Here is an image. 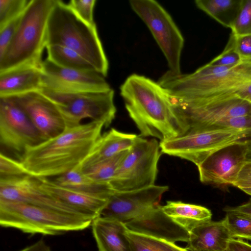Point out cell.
Here are the masks:
<instances>
[{"label":"cell","mask_w":251,"mask_h":251,"mask_svg":"<svg viewBox=\"0 0 251 251\" xmlns=\"http://www.w3.org/2000/svg\"><path fill=\"white\" fill-rule=\"evenodd\" d=\"M231 30L236 36L251 35V0H242Z\"/></svg>","instance_id":"obj_31"},{"label":"cell","mask_w":251,"mask_h":251,"mask_svg":"<svg viewBox=\"0 0 251 251\" xmlns=\"http://www.w3.org/2000/svg\"><path fill=\"white\" fill-rule=\"evenodd\" d=\"M20 251H51V250L44 241L40 240Z\"/></svg>","instance_id":"obj_41"},{"label":"cell","mask_w":251,"mask_h":251,"mask_svg":"<svg viewBox=\"0 0 251 251\" xmlns=\"http://www.w3.org/2000/svg\"><path fill=\"white\" fill-rule=\"evenodd\" d=\"M54 0H31L23 12L16 33L0 57V72L23 65H41L47 46L49 17Z\"/></svg>","instance_id":"obj_4"},{"label":"cell","mask_w":251,"mask_h":251,"mask_svg":"<svg viewBox=\"0 0 251 251\" xmlns=\"http://www.w3.org/2000/svg\"><path fill=\"white\" fill-rule=\"evenodd\" d=\"M227 251V250L226 251Z\"/></svg>","instance_id":"obj_44"},{"label":"cell","mask_w":251,"mask_h":251,"mask_svg":"<svg viewBox=\"0 0 251 251\" xmlns=\"http://www.w3.org/2000/svg\"><path fill=\"white\" fill-rule=\"evenodd\" d=\"M129 4L150 29L165 56L169 71L181 74L180 57L184 40L170 14L154 0H131Z\"/></svg>","instance_id":"obj_9"},{"label":"cell","mask_w":251,"mask_h":251,"mask_svg":"<svg viewBox=\"0 0 251 251\" xmlns=\"http://www.w3.org/2000/svg\"><path fill=\"white\" fill-rule=\"evenodd\" d=\"M57 45L77 52L95 68L107 76L109 63L99 36L96 25L79 18L62 0H54L47 27V46Z\"/></svg>","instance_id":"obj_3"},{"label":"cell","mask_w":251,"mask_h":251,"mask_svg":"<svg viewBox=\"0 0 251 251\" xmlns=\"http://www.w3.org/2000/svg\"><path fill=\"white\" fill-rule=\"evenodd\" d=\"M45 141L25 112L10 97H0V143L20 153Z\"/></svg>","instance_id":"obj_11"},{"label":"cell","mask_w":251,"mask_h":251,"mask_svg":"<svg viewBox=\"0 0 251 251\" xmlns=\"http://www.w3.org/2000/svg\"><path fill=\"white\" fill-rule=\"evenodd\" d=\"M31 0H0V28L21 15Z\"/></svg>","instance_id":"obj_30"},{"label":"cell","mask_w":251,"mask_h":251,"mask_svg":"<svg viewBox=\"0 0 251 251\" xmlns=\"http://www.w3.org/2000/svg\"><path fill=\"white\" fill-rule=\"evenodd\" d=\"M243 61L231 46L227 43L223 52L208 64L215 66L228 67L237 65Z\"/></svg>","instance_id":"obj_36"},{"label":"cell","mask_w":251,"mask_h":251,"mask_svg":"<svg viewBox=\"0 0 251 251\" xmlns=\"http://www.w3.org/2000/svg\"></svg>","instance_id":"obj_45"},{"label":"cell","mask_w":251,"mask_h":251,"mask_svg":"<svg viewBox=\"0 0 251 251\" xmlns=\"http://www.w3.org/2000/svg\"><path fill=\"white\" fill-rule=\"evenodd\" d=\"M251 140V130L222 129L189 133L159 142L162 153L189 161L197 166L219 149Z\"/></svg>","instance_id":"obj_8"},{"label":"cell","mask_w":251,"mask_h":251,"mask_svg":"<svg viewBox=\"0 0 251 251\" xmlns=\"http://www.w3.org/2000/svg\"><path fill=\"white\" fill-rule=\"evenodd\" d=\"M223 210L227 211H234L242 213L251 217V199L247 202L236 207H225Z\"/></svg>","instance_id":"obj_40"},{"label":"cell","mask_w":251,"mask_h":251,"mask_svg":"<svg viewBox=\"0 0 251 251\" xmlns=\"http://www.w3.org/2000/svg\"><path fill=\"white\" fill-rule=\"evenodd\" d=\"M222 129L251 130V116H240L219 121L211 125L206 130Z\"/></svg>","instance_id":"obj_34"},{"label":"cell","mask_w":251,"mask_h":251,"mask_svg":"<svg viewBox=\"0 0 251 251\" xmlns=\"http://www.w3.org/2000/svg\"><path fill=\"white\" fill-rule=\"evenodd\" d=\"M28 175L20 160L0 153V178Z\"/></svg>","instance_id":"obj_33"},{"label":"cell","mask_w":251,"mask_h":251,"mask_svg":"<svg viewBox=\"0 0 251 251\" xmlns=\"http://www.w3.org/2000/svg\"><path fill=\"white\" fill-rule=\"evenodd\" d=\"M0 199L23 202L89 219L74 208L44 191L40 186L38 178L29 175L0 178Z\"/></svg>","instance_id":"obj_12"},{"label":"cell","mask_w":251,"mask_h":251,"mask_svg":"<svg viewBox=\"0 0 251 251\" xmlns=\"http://www.w3.org/2000/svg\"><path fill=\"white\" fill-rule=\"evenodd\" d=\"M42 89L75 93L110 89L104 77L96 71H84L59 66L48 59L43 61ZM41 89V90H42Z\"/></svg>","instance_id":"obj_13"},{"label":"cell","mask_w":251,"mask_h":251,"mask_svg":"<svg viewBox=\"0 0 251 251\" xmlns=\"http://www.w3.org/2000/svg\"><path fill=\"white\" fill-rule=\"evenodd\" d=\"M38 179L44 191L92 221L99 217L110 198L64 187L50 178Z\"/></svg>","instance_id":"obj_18"},{"label":"cell","mask_w":251,"mask_h":251,"mask_svg":"<svg viewBox=\"0 0 251 251\" xmlns=\"http://www.w3.org/2000/svg\"><path fill=\"white\" fill-rule=\"evenodd\" d=\"M131 251H189L175 243L157 239L128 229L126 232Z\"/></svg>","instance_id":"obj_27"},{"label":"cell","mask_w":251,"mask_h":251,"mask_svg":"<svg viewBox=\"0 0 251 251\" xmlns=\"http://www.w3.org/2000/svg\"><path fill=\"white\" fill-rule=\"evenodd\" d=\"M10 98L26 114L44 140L58 135L65 129L57 106L40 91Z\"/></svg>","instance_id":"obj_16"},{"label":"cell","mask_w":251,"mask_h":251,"mask_svg":"<svg viewBox=\"0 0 251 251\" xmlns=\"http://www.w3.org/2000/svg\"><path fill=\"white\" fill-rule=\"evenodd\" d=\"M125 224L129 230L172 243L188 242L190 238V232L165 214L160 205Z\"/></svg>","instance_id":"obj_17"},{"label":"cell","mask_w":251,"mask_h":251,"mask_svg":"<svg viewBox=\"0 0 251 251\" xmlns=\"http://www.w3.org/2000/svg\"><path fill=\"white\" fill-rule=\"evenodd\" d=\"M242 0H196V6L222 25L231 29Z\"/></svg>","instance_id":"obj_25"},{"label":"cell","mask_w":251,"mask_h":251,"mask_svg":"<svg viewBox=\"0 0 251 251\" xmlns=\"http://www.w3.org/2000/svg\"><path fill=\"white\" fill-rule=\"evenodd\" d=\"M57 106L66 127L82 124L85 119L102 123L108 126L115 117L114 91L109 90L74 93L55 92L45 89L40 91Z\"/></svg>","instance_id":"obj_6"},{"label":"cell","mask_w":251,"mask_h":251,"mask_svg":"<svg viewBox=\"0 0 251 251\" xmlns=\"http://www.w3.org/2000/svg\"><path fill=\"white\" fill-rule=\"evenodd\" d=\"M138 136L111 128L97 140L89 153L80 163L83 169L128 150Z\"/></svg>","instance_id":"obj_21"},{"label":"cell","mask_w":251,"mask_h":251,"mask_svg":"<svg viewBox=\"0 0 251 251\" xmlns=\"http://www.w3.org/2000/svg\"><path fill=\"white\" fill-rule=\"evenodd\" d=\"M91 225L98 251H131L125 223L98 217Z\"/></svg>","instance_id":"obj_22"},{"label":"cell","mask_w":251,"mask_h":251,"mask_svg":"<svg viewBox=\"0 0 251 251\" xmlns=\"http://www.w3.org/2000/svg\"><path fill=\"white\" fill-rule=\"evenodd\" d=\"M43 75L42 65L33 64L23 65L0 72V97H11L40 91Z\"/></svg>","instance_id":"obj_19"},{"label":"cell","mask_w":251,"mask_h":251,"mask_svg":"<svg viewBox=\"0 0 251 251\" xmlns=\"http://www.w3.org/2000/svg\"><path fill=\"white\" fill-rule=\"evenodd\" d=\"M247 142L226 146L208 156L197 166L200 181L217 186L233 185L246 163Z\"/></svg>","instance_id":"obj_14"},{"label":"cell","mask_w":251,"mask_h":251,"mask_svg":"<svg viewBox=\"0 0 251 251\" xmlns=\"http://www.w3.org/2000/svg\"><path fill=\"white\" fill-rule=\"evenodd\" d=\"M162 153L155 138L138 136L110 182L115 191H129L155 185Z\"/></svg>","instance_id":"obj_7"},{"label":"cell","mask_w":251,"mask_h":251,"mask_svg":"<svg viewBox=\"0 0 251 251\" xmlns=\"http://www.w3.org/2000/svg\"><path fill=\"white\" fill-rule=\"evenodd\" d=\"M53 180L64 187L108 198L115 192L110 183L97 182L87 176L81 163Z\"/></svg>","instance_id":"obj_24"},{"label":"cell","mask_w":251,"mask_h":251,"mask_svg":"<svg viewBox=\"0 0 251 251\" xmlns=\"http://www.w3.org/2000/svg\"><path fill=\"white\" fill-rule=\"evenodd\" d=\"M128 151L83 169V171L87 176L97 182L110 183Z\"/></svg>","instance_id":"obj_28"},{"label":"cell","mask_w":251,"mask_h":251,"mask_svg":"<svg viewBox=\"0 0 251 251\" xmlns=\"http://www.w3.org/2000/svg\"><path fill=\"white\" fill-rule=\"evenodd\" d=\"M23 13L0 28V57L2 55L14 37Z\"/></svg>","instance_id":"obj_37"},{"label":"cell","mask_w":251,"mask_h":251,"mask_svg":"<svg viewBox=\"0 0 251 251\" xmlns=\"http://www.w3.org/2000/svg\"><path fill=\"white\" fill-rule=\"evenodd\" d=\"M247 151L246 155V162H251V140L247 142Z\"/></svg>","instance_id":"obj_42"},{"label":"cell","mask_w":251,"mask_h":251,"mask_svg":"<svg viewBox=\"0 0 251 251\" xmlns=\"http://www.w3.org/2000/svg\"><path fill=\"white\" fill-rule=\"evenodd\" d=\"M93 221L25 203L0 199V225L29 234L55 235L83 230Z\"/></svg>","instance_id":"obj_5"},{"label":"cell","mask_w":251,"mask_h":251,"mask_svg":"<svg viewBox=\"0 0 251 251\" xmlns=\"http://www.w3.org/2000/svg\"><path fill=\"white\" fill-rule=\"evenodd\" d=\"M102 123L91 121L66 127L58 135L26 149L19 160L29 175L57 177L80 163L101 135Z\"/></svg>","instance_id":"obj_2"},{"label":"cell","mask_w":251,"mask_h":251,"mask_svg":"<svg viewBox=\"0 0 251 251\" xmlns=\"http://www.w3.org/2000/svg\"><path fill=\"white\" fill-rule=\"evenodd\" d=\"M242 61H251V35L236 36L230 34L228 41Z\"/></svg>","instance_id":"obj_35"},{"label":"cell","mask_w":251,"mask_h":251,"mask_svg":"<svg viewBox=\"0 0 251 251\" xmlns=\"http://www.w3.org/2000/svg\"><path fill=\"white\" fill-rule=\"evenodd\" d=\"M231 239L224 219L203 222L190 232L186 248L191 251H225Z\"/></svg>","instance_id":"obj_20"},{"label":"cell","mask_w":251,"mask_h":251,"mask_svg":"<svg viewBox=\"0 0 251 251\" xmlns=\"http://www.w3.org/2000/svg\"><path fill=\"white\" fill-rule=\"evenodd\" d=\"M242 191L245 193L251 196V187H244L240 189Z\"/></svg>","instance_id":"obj_43"},{"label":"cell","mask_w":251,"mask_h":251,"mask_svg":"<svg viewBox=\"0 0 251 251\" xmlns=\"http://www.w3.org/2000/svg\"><path fill=\"white\" fill-rule=\"evenodd\" d=\"M46 48L47 58L59 66L80 71H96L90 62L71 49L57 45H48Z\"/></svg>","instance_id":"obj_26"},{"label":"cell","mask_w":251,"mask_h":251,"mask_svg":"<svg viewBox=\"0 0 251 251\" xmlns=\"http://www.w3.org/2000/svg\"><path fill=\"white\" fill-rule=\"evenodd\" d=\"M161 208L165 214L189 232L212 218V213L208 208L180 201H167Z\"/></svg>","instance_id":"obj_23"},{"label":"cell","mask_w":251,"mask_h":251,"mask_svg":"<svg viewBox=\"0 0 251 251\" xmlns=\"http://www.w3.org/2000/svg\"><path fill=\"white\" fill-rule=\"evenodd\" d=\"M171 99L175 112L186 128L185 134L205 131L219 121L240 116H251V101L236 98L204 101Z\"/></svg>","instance_id":"obj_10"},{"label":"cell","mask_w":251,"mask_h":251,"mask_svg":"<svg viewBox=\"0 0 251 251\" xmlns=\"http://www.w3.org/2000/svg\"><path fill=\"white\" fill-rule=\"evenodd\" d=\"M167 186L153 185L129 191H115L102 210L99 217L123 223L134 220L159 205Z\"/></svg>","instance_id":"obj_15"},{"label":"cell","mask_w":251,"mask_h":251,"mask_svg":"<svg viewBox=\"0 0 251 251\" xmlns=\"http://www.w3.org/2000/svg\"><path fill=\"white\" fill-rule=\"evenodd\" d=\"M120 94L141 137L162 141L185 134L170 96L158 82L132 74L121 86Z\"/></svg>","instance_id":"obj_1"},{"label":"cell","mask_w":251,"mask_h":251,"mask_svg":"<svg viewBox=\"0 0 251 251\" xmlns=\"http://www.w3.org/2000/svg\"><path fill=\"white\" fill-rule=\"evenodd\" d=\"M239 189L251 187V162H246L233 185Z\"/></svg>","instance_id":"obj_38"},{"label":"cell","mask_w":251,"mask_h":251,"mask_svg":"<svg viewBox=\"0 0 251 251\" xmlns=\"http://www.w3.org/2000/svg\"><path fill=\"white\" fill-rule=\"evenodd\" d=\"M227 251H251V244L241 239L231 238L228 244Z\"/></svg>","instance_id":"obj_39"},{"label":"cell","mask_w":251,"mask_h":251,"mask_svg":"<svg viewBox=\"0 0 251 251\" xmlns=\"http://www.w3.org/2000/svg\"><path fill=\"white\" fill-rule=\"evenodd\" d=\"M96 0H71L68 6L81 20L87 24L96 25L94 20L93 11Z\"/></svg>","instance_id":"obj_32"},{"label":"cell","mask_w":251,"mask_h":251,"mask_svg":"<svg viewBox=\"0 0 251 251\" xmlns=\"http://www.w3.org/2000/svg\"><path fill=\"white\" fill-rule=\"evenodd\" d=\"M226 213L224 219L231 238L251 240V217L234 211Z\"/></svg>","instance_id":"obj_29"}]
</instances>
